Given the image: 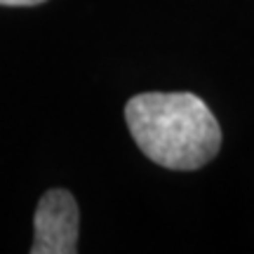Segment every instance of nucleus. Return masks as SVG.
Returning a JSON list of instances; mask_svg holds the SVG:
<instances>
[{"label":"nucleus","instance_id":"obj_2","mask_svg":"<svg viewBox=\"0 0 254 254\" xmlns=\"http://www.w3.org/2000/svg\"><path fill=\"white\" fill-rule=\"evenodd\" d=\"M78 224H80V212L75 198L64 189H50L36 207V217H33L36 236H33L31 252L75 254Z\"/></svg>","mask_w":254,"mask_h":254},{"label":"nucleus","instance_id":"obj_1","mask_svg":"<svg viewBox=\"0 0 254 254\" xmlns=\"http://www.w3.org/2000/svg\"><path fill=\"white\" fill-rule=\"evenodd\" d=\"M125 123L141 153L165 170H200L221 148V127L193 92H141L125 104Z\"/></svg>","mask_w":254,"mask_h":254},{"label":"nucleus","instance_id":"obj_3","mask_svg":"<svg viewBox=\"0 0 254 254\" xmlns=\"http://www.w3.org/2000/svg\"><path fill=\"white\" fill-rule=\"evenodd\" d=\"M40 2H45V0H0V5H5V7H33Z\"/></svg>","mask_w":254,"mask_h":254}]
</instances>
